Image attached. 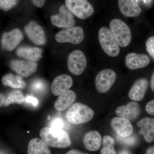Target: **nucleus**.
I'll return each instance as SVG.
<instances>
[{
    "mask_svg": "<svg viewBox=\"0 0 154 154\" xmlns=\"http://www.w3.org/2000/svg\"><path fill=\"white\" fill-rule=\"evenodd\" d=\"M39 135L48 146L52 147L64 149L71 145L68 133L62 129L45 127L40 131Z\"/></svg>",
    "mask_w": 154,
    "mask_h": 154,
    "instance_id": "1",
    "label": "nucleus"
},
{
    "mask_svg": "<svg viewBox=\"0 0 154 154\" xmlns=\"http://www.w3.org/2000/svg\"><path fill=\"white\" fill-rule=\"evenodd\" d=\"M93 109L87 105L79 102L73 104L67 110L66 117L72 124H84L91 121L94 118Z\"/></svg>",
    "mask_w": 154,
    "mask_h": 154,
    "instance_id": "2",
    "label": "nucleus"
},
{
    "mask_svg": "<svg viewBox=\"0 0 154 154\" xmlns=\"http://www.w3.org/2000/svg\"><path fill=\"white\" fill-rule=\"evenodd\" d=\"M98 38L102 49L107 55L115 57L119 54V45L109 28L102 27L100 28L98 33Z\"/></svg>",
    "mask_w": 154,
    "mask_h": 154,
    "instance_id": "3",
    "label": "nucleus"
},
{
    "mask_svg": "<svg viewBox=\"0 0 154 154\" xmlns=\"http://www.w3.org/2000/svg\"><path fill=\"white\" fill-rule=\"evenodd\" d=\"M110 28L119 46L125 47L129 45L131 40V31L125 22L120 19H113L110 21Z\"/></svg>",
    "mask_w": 154,
    "mask_h": 154,
    "instance_id": "4",
    "label": "nucleus"
},
{
    "mask_svg": "<svg viewBox=\"0 0 154 154\" xmlns=\"http://www.w3.org/2000/svg\"><path fill=\"white\" fill-rule=\"evenodd\" d=\"M65 4L69 11L79 19H87L94 14V7L88 0H65Z\"/></svg>",
    "mask_w": 154,
    "mask_h": 154,
    "instance_id": "5",
    "label": "nucleus"
},
{
    "mask_svg": "<svg viewBox=\"0 0 154 154\" xmlns=\"http://www.w3.org/2000/svg\"><path fill=\"white\" fill-rule=\"evenodd\" d=\"M85 38L83 28L80 26L67 28L61 30L55 35V39L59 43H69L79 44Z\"/></svg>",
    "mask_w": 154,
    "mask_h": 154,
    "instance_id": "6",
    "label": "nucleus"
},
{
    "mask_svg": "<svg viewBox=\"0 0 154 154\" xmlns=\"http://www.w3.org/2000/svg\"><path fill=\"white\" fill-rule=\"evenodd\" d=\"M87 65L85 54L79 50L73 51L69 54L67 59L68 68L75 75H80L84 72Z\"/></svg>",
    "mask_w": 154,
    "mask_h": 154,
    "instance_id": "7",
    "label": "nucleus"
},
{
    "mask_svg": "<svg viewBox=\"0 0 154 154\" xmlns=\"http://www.w3.org/2000/svg\"><path fill=\"white\" fill-rule=\"evenodd\" d=\"M116 73L111 69H105L99 72L95 78L96 90L101 94L107 93L115 83Z\"/></svg>",
    "mask_w": 154,
    "mask_h": 154,
    "instance_id": "8",
    "label": "nucleus"
},
{
    "mask_svg": "<svg viewBox=\"0 0 154 154\" xmlns=\"http://www.w3.org/2000/svg\"><path fill=\"white\" fill-rule=\"evenodd\" d=\"M50 20L53 25L65 29L74 27L75 23L73 14L64 5L60 6L58 14L51 17Z\"/></svg>",
    "mask_w": 154,
    "mask_h": 154,
    "instance_id": "9",
    "label": "nucleus"
},
{
    "mask_svg": "<svg viewBox=\"0 0 154 154\" xmlns=\"http://www.w3.org/2000/svg\"><path fill=\"white\" fill-rule=\"evenodd\" d=\"M24 31L29 39L34 44L43 45L46 43L47 39L44 29L35 21H30L25 25Z\"/></svg>",
    "mask_w": 154,
    "mask_h": 154,
    "instance_id": "10",
    "label": "nucleus"
},
{
    "mask_svg": "<svg viewBox=\"0 0 154 154\" xmlns=\"http://www.w3.org/2000/svg\"><path fill=\"white\" fill-rule=\"evenodd\" d=\"M38 64L30 60H14L10 63V67L22 78H27L37 70Z\"/></svg>",
    "mask_w": 154,
    "mask_h": 154,
    "instance_id": "11",
    "label": "nucleus"
},
{
    "mask_svg": "<svg viewBox=\"0 0 154 154\" xmlns=\"http://www.w3.org/2000/svg\"><path fill=\"white\" fill-rule=\"evenodd\" d=\"M23 34L19 28H14L10 32L3 33L1 39L2 48L8 51L14 50L23 39Z\"/></svg>",
    "mask_w": 154,
    "mask_h": 154,
    "instance_id": "12",
    "label": "nucleus"
},
{
    "mask_svg": "<svg viewBox=\"0 0 154 154\" xmlns=\"http://www.w3.org/2000/svg\"><path fill=\"white\" fill-rule=\"evenodd\" d=\"M72 79L70 76L66 74L60 75L53 81L51 86L52 94L59 96L68 91L72 86Z\"/></svg>",
    "mask_w": 154,
    "mask_h": 154,
    "instance_id": "13",
    "label": "nucleus"
},
{
    "mask_svg": "<svg viewBox=\"0 0 154 154\" xmlns=\"http://www.w3.org/2000/svg\"><path fill=\"white\" fill-rule=\"evenodd\" d=\"M111 125L119 136L126 137L132 134L133 127L128 119L122 117H114L111 121Z\"/></svg>",
    "mask_w": 154,
    "mask_h": 154,
    "instance_id": "14",
    "label": "nucleus"
},
{
    "mask_svg": "<svg viewBox=\"0 0 154 154\" xmlns=\"http://www.w3.org/2000/svg\"><path fill=\"white\" fill-rule=\"evenodd\" d=\"M150 59L146 54H138L134 52L130 53L126 56L125 63L130 69L135 70L147 66Z\"/></svg>",
    "mask_w": 154,
    "mask_h": 154,
    "instance_id": "15",
    "label": "nucleus"
},
{
    "mask_svg": "<svg viewBox=\"0 0 154 154\" xmlns=\"http://www.w3.org/2000/svg\"><path fill=\"white\" fill-rule=\"evenodd\" d=\"M116 115L128 120L137 118L140 113V108L137 102H130L126 105L119 106L115 110Z\"/></svg>",
    "mask_w": 154,
    "mask_h": 154,
    "instance_id": "16",
    "label": "nucleus"
},
{
    "mask_svg": "<svg viewBox=\"0 0 154 154\" xmlns=\"http://www.w3.org/2000/svg\"><path fill=\"white\" fill-rule=\"evenodd\" d=\"M148 86V82L146 79L141 78L137 80L130 90L128 93L129 98L134 101L142 100L145 95Z\"/></svg>",
    "mask_w": 154,
    "mask_h": 154,
    "instance_id": "17",
    "label": "nucleus"
},
{
    "mask_svg": "<svg viewBox=\"0 0 154 154\" xmlns=\"http://www.w3.org/2000/svg\"><path fill=\"white\" fill-rule=\"evenodd\" d=\"M118 6L122 14L126 17H137L141 9L135 0H118Z\"/></svg>",
    "mask_w": 154,
    "mask_h": 154,
    "instance_id": "18",
    "label": "nucleus"
},
{
    "mask_svg": "<svg viewBox=\"0 0 154 154\" xmlns=\"http://www.w3.org/2000/svg\"><path fill=\"white\" fill-rule=\"evenodd\" d=\"M83 143L88 150L96 151L101 147L102 143V137L100 133L96 131H89L84 136Z\"/></svg>",
    "mask_w": 154,
    "mask_h": 154,
    "instance_id": "19",
    "label": "nucleus"
},
{
    "mask_svg": "<svg viewBox=\"0 0 154 154\" xmlns=\"http://www.w3.org/2000/svg\"><path fill=\"white\" fill-rule=\"evenodd\" d=\"M140 128L139 133L143 135L146 141L151 143L154 140V119L145 117L137 123Z\"/></svg>",
    "mask_w": 154,
    "mask_h": 154,
    "instance_id": "20",
    "label": "nucleus"
},
{
    "mask_svg": "<svg viewBox=\"0 0 154 154\" xmlns=\"http://www.w3.org/2000/svg\"><path fill=\"white\" fill-rule=\"evenodd\" d=\"M42 51L38 47L22 46L16 51L17 55L27 60L37 62L42 57Z\"/></svg>",
    "mask_w": 154,
    "mask_h": 154,
    "instance_id": "21",
    "label": "nucleus"
},
{
    "mask_svg": "<svg viewBox=\"0 0 154 154\" xmlns=\"http://www.w3.org/2000/svg\"><path fill=\"white\" fill-rule=\"evenodd\" d=\"M76 99L75 93L71 90H68L59 96L54 103V108L57 111H64L71 106Z\"/></svg>",
    "mask_w": 154,
    "mask_h": 154,
    "instance_id": "22",
    "label": "nucleus"
},
{
    "mask_svg": "<svg viewBox=\"0 0 154 154\" xmlns=\"http://www.w3.org/2000/svg\"><path fill=\"white\" fill-rule=\"evenodd\" d=\"M28 154H51L47 144L37 138L32 139L28 143Z\"/></svg>",
    "mask_w": 154,
    "mask_h": 154,
    "instance_id": "23",
    "label": "nucleus"
},
{
    "mask_svg": "<svg viewBox=\"0 0 154 154\" xmlns=\"http://www.w3.org/2000/svg\"><path fill=\"white\" fill-rule=\"evenodd\" d=\"M19 75L7 74L2 79V83L4 86L15 89H24L26 86L25 81Z\"/></svg>",
    "mask_w": 154,
    "mask_h": 154,
    "instance_id": "24",
    "label": "nucleus"
},
{
    "mask_svg": "<svg viewBox=\"0 0 154 154\" xmlns=\"http://www.w3.org/2000/svg\"><path fill=\"white\" fill-rule=\"evenodd\" d=\"M25 97L21 91H13L9 94L5 98L4 105L8 107L11 104L20 105L25 102Z\"/></svg>",
    "mask_w": 154,
    "mask_h": 154,
    "instance_id": "25",
    "label": "nucleus"
},
{
    "mask_svg": "<svg viewBox=\"0 0 154 154\" xmlns=\"http://www.w3.org/2000/svg\"><path fill=\"white\" fill-rule=\"evenodd\" d=\"M103 147L101 150V154H116L114 148V141L113 138L109 135H105L102 140Z\"/></svg>",
    "mask_w": 154,
    "mask_h": 154,
    "instance_id": "26",
    "label": "nucleus"
},
{
    "mask_svg": "<svg viewBox=\"0 0 154 154\" xmlns=\"http://www.w3.org/2000/svg\"><path fill=\"white\" fill-rule=\"evenodd\" d=\"M30 88L33 92L38 94L44 93L47 89V85L44 80L36 79L31 83Z\"/></svg>",
    "mask_w": 154,
    "mask_h": 154,
    "instance_id": "27",
    "label": "nucleus"
},
{
    "mask_svg": "<svg viewBox=\"0 0 154 154\" xmlns=\"http://www.w3.org/2000/svg\"><path fill=\"white\" fill-rule=\"evenodd\" d=\"M18 3V0H0V9L7 11L15 7Z\"/></svg>",
    "mask_w": 154,
    "mask_h": 154,
    "instance_id": "28",
    "label": "nucleus"
},
{
    "mask_svg": "<svg viewBox=\"0 0 154 154\" xmlns=\"http://www.w3.org/2000/svg\"><path fill=\"white\" fill-rule=\"evenodd\" d=\"M117 140L120 142L128 146H133L137 142V139L134 136L130 135L126 137H121L117 136Z\"/></svg>",
    "mask_w": 154,
    "mask_h": 154,
    "instance_id": "29",
    "label": "nucleus"
},
{
    "mask_svg": "<svg viewBox=\"0 0 154 154\" xmlns=\"http://www.w3.org/2000/svg\"><path fill=\"white\" fill-rule=\"evenodd\" d=\"M146 47L149 54L154 59V36H151L147 39Z\"/></svg>",
    "mask_w": 154,
    "mask_h": 154,
    "instance_id": "30",
    "label": "nucleus"
},
{
    "mask_svg": "<svg viewBox=\"0 0 154 154\" xmlns=\"http://www.w3.org/2000/svg\"><path fill=\"white\" fill-rule=\"evenodd\" d=\"M50 127L53 128L62 129L64 127L63 120L60 117H55L51 122Z\"/></svg>",
    "mask_w": 154,
    "mask_h": 154,
    "instance_id": "31",
    "label": "nucleus"
},
{
    "mask_svg": "<svg viewBox=\"0 0 154 154\" xmlns=\"http://www.w3.org/2000/svg\"><path fill=\"white\" fill-rule=\"evenodd\" d=\"M145 109L146 112L149 115L154 116V99L147 103Z\"/></svg>",
    "mask_w": 154,
    "mask_h": 154,
    "instance_id": "32",
    "label": "nucleus"
},
{
    "mask_svg": "<svg viewBox=\"0 0 154 154\" xmlns=\"http://www.w3.org/2000/svg\"><path fill=\"white\" fill-rule=\"evenodd\" d=\"M25 102L32 104L33 106H37L38 104V99L32 96H28L25 97Z\"/></svg>",
    "mask_w": 154,
    "mask_h": 154,
    "instance_id": "33",
    "label": "nucleus"
},
{
    "mask_svg": "<svg viewBox=\"0 0 154 154\" xmlns=\"http://www.w3.org/2000/svg\"><path fill=\"white\" fill-rule=\"evenodd\" d=\"M33 5H34L37 8H42L45 4L46 0H31Z\"/></svg>",
    "mask_w": 154,
    "mask_h": 154,
    "instance_id": "34",
    "label": "nucleus"
},
{
    "mask_svg": "<svg viewBox=\"0 0 154 154\" xmlns=\"http://www.w3.org/2000/svg\"><path fill=\"white\" fill-rule=\"evenodd\" d=\"M5 100V98L4 95L2 94H0V107L4 105Z\"/></svg>",
    "mask_w": 154,
    "mask_h": 154,
    "instance_id": "35",
    "label": "nucleus"
},
{
    "mask_svg": "<svg viewBox=\"0 0 154 154\" xmlns=\"http://www.w3.org/2000/svg\"><path fill=\"white\" fill-rule=\"evenodd\" d=\"M66 154H88L84 153L81 152L77 150H71L66 153Z\"/></svg>",
    "mask_w": 154,
    "mask_h": 154,
    "instance_id": "36",
    "label": "nucleus"
},
{
    "mask_svg": "<svg viewBox=\"0 0 154 154\" xmlns=\"http://www.w3.org/2000/svg\"><path fill=\"white\" fill-rule=\"evenodd\" d=\"M146 154H154V146L148 149L146 152Z\"/></svg>",
    "mask_w": 154,
    "mask_h": 154,
    "instance_id": "37",
    "label": "nucleus"
},
{
    "mask_svg": "<svg viewBox=\"0 0 154 154\" xmlns=\"http://www.w3.org/2000/svg\"><path fill=\"white\" fill-rule=\"evenodd\" d=\"M151 87L152 90L154 92V72L152 75L151 79Z\"/></svg>",
    "mask_w": 154,
    "mask_h": 154,
    "instance_id": "38",
    "label": "nucleus"
},
{
    "mask_svg": "<svg viewBox=\"0 0 154 154\" xmlns=\"http://www.w3.org/2000/svg\"><path fill=\"white\" fill-rule=\"evenodd\" d=\"M119 154H131V153L126 150H123L121 151Z\"/></svg>",
    "mask_w": 154,
    "mask_h": 154,
    "instance_id": "39",
    "label": "nucleus"
}]
</instances>
